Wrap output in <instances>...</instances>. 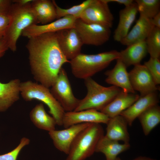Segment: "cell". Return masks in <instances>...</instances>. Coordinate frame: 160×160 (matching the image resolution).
<instances>
[{"mask_svg":"<svg viewBox=\"0 0 160 160\" xmlns=\"http://www.w3.org/2000/svg\"><path fill=\"white\" fill-rule=\"evenodd\" d=\"M50 92L65 111H73L80 100L74 95L65 70L62 68L55 82L51 87Z\"/></svg>","mask_w":160,"mask_h":160,"instance_id":"obj_7","label":"cell"},{"mask_svg":"<svg viewBox=\"0 0 160 160\" xmlns=\"http://www.w3.org/2000/svg\"><path fill=\"white\" fill-rule=\"evenodd\" d=\"M113 160H121V159L119 157H117Z\"/></svg>","mask_w":160,"mask_h":160,"instance_id":"obj_39","label":"cell"},{"mask_svg":"<svg viewBox=\"0 0 160 160\" xmlns=\"http://www.w3.org/2000/svg\"><path fill=\"white\" fill-rule=\"evenodd\" d=\"M119 57V52L116 50L94 55L81 53L71 60L69 63L73 75L77 78L85 79L103 70Z\"/></svg>","mask_w":160,"mask_h":160,"instance_id":"obj_2","label":"cell"},{"mask_svg":"<svg viewBox=\"0 0 160 160\" xmlns=\"http://www.w3.org/2000/svg\"><path fill=\"white\" fill-rule=\"evenodd\" d=\"M140 96L135 93H127L121 89L109 103L100 111L111 118L119 115L136 101Z\"/></svg>","mask_w":160,"mask_h":160,"instance_id":"obj_19","label":"cell"},{"mask_svg":"<svg viewBox=\"0 0 160 160\" xmlns=\"http://www.w3.org/2000/svg\"><path fill=\"white\" fill-rule=\"evenodd\" d=\"M74 28L83 44L95 46L101 45L109 39L111 28L100 25L88 24L77 19Z\"/></svg>","mask_w":160,"mask_h":160,"instance_id":"obj_8","label":"cell"},{"mask_svg":"<svg viewBox=\"0 0 160 160\" xmlns=\"http://www.w3.org/2000/svg\"><path fill=\"white\" fill-rule=\"evenodd\" d=\"M12 3L10 0H0V14L9 15Z\"/></svg>","mask_w":160,"mask_h":160,"instance_id":"obj_33","label":"cell"},{"mask_svg":"<svg viewBox=\"0 0 160 160\" xmlns=\"http://www.w3.org/2000/svg\"><path fill=\"white\" fill-rule=\"evenodd\" d=\"M105 136L113 140L122 141L129 143L130 136L127 129V122L121 115H119L110 119L106 124Z\"/></svg>","mask_w":160,"mask_h":160,"instance_id":"obj_20","label":"cell"},{"mask_svg":"<svg viewBox=\"0 0 160 160\" xmlns=\"http://www.w3.org/2000/svg\"><path fill=\"white\" fill-rule=\"evenodd\" d=\"M59 47L68 60H72L81 53L83 44L74 28L65 29L56 32Z\"/></svg>","mask_w":160,"mask_h":160,"instance_id":"obj_10","label":"cell"},{"mask_svg":"<svg viewBox=\"0 0 160 160\" xmlns=\"http://www.w3.org/2000/svg\"><path fill=\"white\" fill-rule=\"evenodd\" d=\"M91 123H85L72 125L65 129L54 130L49 132L55 147L68 155L71 146L79 133Z\"/></svg>","mask_w":160,"mask_h":160,"instance_id":"obj_11","label":"cell"},{"mask_svg":"<svg viewBox=\"0 0 160 160\" xmlns=\"http://www.w3.org/2000/svg\"><path fill=\"white\" fill-rule=\"evenodd\" d=\"M156 85L160 84V61L159 58L150 57L144 63Z\"/></svg>","mask_w":160,"mask_h":160,"instance_id":"obj_30","label":"cell"},{"mask_svg":"<svg viewBox=\"0 0 160 160\" xmlns=\"http://www.w3.org/2000/svg\"><path fill=\"white\" fill-rule=\"evenodd\" d=\"M31 7L37 23L45 25L57 19L56 8L52 0H33Z\"/></svg>","mask_w":160,"mask_h":160,"instance_id":"obj_22","label":"cell"},{"mask_svg":"<svg viewBox=\"0 0 160 160\" xmlns=\"http://www.w3.org/2000/svg\"><path fill=\"white\" fill-rule=\"evenodd\" d=\"M20 93L26 101L36 100L48 107L49 113L55 119L56 124L63 125V119L65 111L51 93L49 88L30 80L21 82Z\"/></svg>","mask_w":160,"mask_h":160,"instance_id":"obj_6","label":"cell"},{"mask_svg":"<svg viewBox=\"0 0 160 160\" xmlns=\"http://www.w3.org/2000/svg\"><path fill=\"white\" fill-rule=\"evenodd\" d=\"M84 80L87 93L84 98L80 100L73 111L87 109L100 111L109 103L120 92L121 89L112 86L105 87L98 84L90 78Z\"/></svg>","mask_w":160,"mask_h":160,"instance_id":"obj_4","label":"cell"},{"mask_svg":"<svg viewBox=\"0 0 160 160\" xmlns=\"http://www.w3.org/2000/svg\"><path fill=\"white\" fill-rule=\"evenodd\" d=\"M8 49V47L3 37L0 39V58L4 56Z\"/></svg>","mask_w":160,"mask_h":160,"instance_id":"obj_34","label":"cell"},{"mask_svg":"<svg viewBox=\"0 0 160 160\" xmlns=\"http://www.w3.org/2000/svg\"><path fill=\"white\" fill-rule=\"evenodd\" d=\"M103 135L101 125L91 123L76 137L65 160H85L89 157L95 152L97 144Z\"/></svg>","mask_w":160,"mask_h":160,"instance_id":"obj_5","label":"cell"},{"mask_svg":"<svg viewBox=\"0 0 160 160\" xmlns=\"http://www.w3.org/2000/svg\"><path fill=\"white\" fill-rule=\"evenodd\" d=\"M151 20L154 27L160 28V12L151 19Z\"/></svg>","mask_w":160,"mask_h":160,"instance_id":"obj_36","label":"cell"},{"mask_svg":"<svg viewBox=\"0 0 160 160\" xmlns=\"http://www.w3.org/2000/svg\"><path fill=\"white\" fill-rule=\"evenodd\" d=\"M130 82L135 91L139 92L140 96L156 92L159 89L146 67L140 64L134 66L129 73Z\"/></svg>","mask_w":160,"mask_h":160,"instance_id":"obj_12","label":"cell"},{"mask_svg":"<svg viewBox=\"0 0 160 160\" xmlns=\"http://www.w3.org/2000/svg\"><path fill=\"white\" fill-rule=\"evenodd\" d=\"M129 143L120 144L119 141L110 139L103 135L99 141L95 152L103 153L106 160H113L120 153L128 150Z\"/></svg>","mask_w":160,"mask_h":160,"instance_id":"obj_24","label":"cell"},{"mask_svg":"<svg viewBox=\"0 0 160 160\" xmlns=\"http://www.w3.org/2000/svg\"><path fill=\"white\" fill-rule=\"evenodd\" d=\"M108 4L106 0H92L79 18L87 23L100 25L111 28L114 17Z\"/></svg>","mask_w":160,"mask_h":160,"instance_id":"obj_9","label":"cell"},{"mask_svg":"<svg viewBox=\"0 0 160 160\" xmlns=\"http://www.w3.org/2000/svg\"><path fill=\"white\" fill-rule=\"evenodd\" d=\"M108 3L110 2H115L118 4L124 5L125 7L128 6L134 2L132 0H106Z\"/></svg>","mask_w":160,"mask_h":160,"instance_id":"obj_35","label":"cell"},{"mask_svg":"<svg viewBox=\"0 0 160 160\" xmlns=\"http://www.w3.org/2000/svg\"><path fill=\"white\" fill-rule=\"evenodd\" d=\"M127 68L119 59L116 60L114 67L105 72L107 76L105 81L108 84L121 88L125 92L135 93L130 82Z\"/></svg>","mask_w":160,"mask_h":160,"instance_id":"obj_15","label":"cell"},{"mask_svg":"<svg viewBox=\"0 0 160 160\" xmlns=\"http://www.w3.org/2000/svg\"><path fill=\"white\" fill-rule=\"evenodd\" d=\"M29 39L26 47L32 73L36 81L49 88L56 81L62 65L70 61L59 47L56 32Z\"/></svg>","mask_w":160,"mask_h":160,"instance_id":"obj_1","label":"cell"},{"mask_svg":"<svg viewBox=\"0 0 160 160\" xmlns=\"http://www.w3.org/2000/svg\"><path fill=\"white\" fill-rule=\"evenodd\" d=\"M159 100L156 92L140 96L139 99L129 108L120 114L127 121L129 126L134 120L149 108L158 104Z\"/></svg>","mask_w":160,"mask_h":160,"instance_id":"obj_16","label":"cell"},{"mask_svg":"<svg viewBox=\"0 0 160 160\" xmlns=\"http://www.w3.org/2000/svg\"><path fill=\"white\" fill-rule=\"evenodd\" d=\"M77 19L73 16H67L46 24H34L24 30L21 35L29 39L45 33L56 32L63 29L74 28Z\"/></svg>","mask_w":160,"mask_h":160,"instance_id":"obj_14","label":"cell"},{"mask_svg":"<svg viewBox=\"0 0 160 160\" xmlns=\"http://www.w3.org/2000/svg\"><path fill=\"white\" fill-rule=\"evenodd\" d=\"M30 142V140L28 138H22L18 145L16 148L9 153L0 155V160H17L21 150L24 146L28 145Z\"/></svg>","mask_w":160,"mask_h":160,"instance_id":"obj_31","label":"cell"},{"mask_svg":"<svg viewBox=\"0 0 160 160\" xmlns=\"http://www.w3.org/2000/svg\"><path fill=\"white\" fill-rule=\"evenodd\" d=\"M110 118L103 113L94 109L65 113L63 126L65 128L72 125L85 123L107 124Z\"/></svg>","mask_w":160,"mask_h":160,"instance_id":"obj_13","label":"cell"},{"mask_svg":"<svg viewBox=\"0 0 160 160\" xmlns=\"http://www.w3.org/2000/svg\"><path fill=\"white\" fill-rule=\"evenodd\" d=\"M145 41L148 53L150 57L159 58L160 55V28L154 27Z\"/></svg>","mask_w":160,"mask_h":160,"instance_id":"obj_28","label":"cell"},{"mask_svg":"<svg viewBox=\"0 0 160 160\" xmlns=\"http://www.w3.org/2000/svg\"><path fill=\"white\" fill-rule=\"evenodd\" d=\"M21 82L18 79L6 83L0 82V112L6 111L19 100Z\"/></svg>","mask_w":160,"mask_h":160,"instance_id":"obj_21","label":"cell"},{"mask_svg":"<svg viewBox=\"0 0 160 160\" xmlns=\"http://www.w3.org/2000/svg\"><path fill=\"white\" fill-rule=\"evenodd\" d=\"M148 53L145 40L127 46L119 52V59L127 67L140 64Z\"/></svg>","mask_w":160,"mask_h":160,"instance_id":"obj_23","label":"cell"},{"mask_svg":"<svg viewBox=\"0 0 160 160\" xmlns=\"http://www.w3.org/2000/svg\"><path fill=\"white\" fill-rule=\"evenodd\" d=\"M138 118L144 135H148L160 122V107L158 104L149 108Z\"/></svg>","mask_w":160,"mask_h":160,"instance_id":"obj_26","label":"cell"},{"mask_svg":"<svg viewBox=\"0 0 160 160\" xmlns=\"http://www.w3.org/2000/svg\"><path fill=\"white\" fill-rule=\"evenodd\" d=\"M30 119L37 128L48 131L55 130L57 124L55 119L46 112L42 103L36 105L30 113Z\"/></svg>","mask_w":160,"mask_h":160,"instance_id":"obj_25","label":"cell"},{"mask_svg":"<svg viewBox=\"0 0 160 160\" xmlns=\"http://www.w3.org/2000/svg\"><path fill=\"white\" fill-rule=\"evenodd\" d=\"M55 7L57 19L67 16H71L79 18L81 13L90 4L92 0L84 1L79 4L75 5L68 9H63L60 7L55 0H52Z\"/></svg>","mask_w":160,"mask_h":160,"instance_id":"obj_29","label":"cell"},{"mask_svg":"<svg viewBox=\"0 0 160 160\" xmlns=\"http://www.w3.org/2000/svg\"><path fill=\"white\" fill-rule=\"evenodd\" d=\"M33 0H14L13 3H16L21 5H25L30 4Z\"/></svg>","mask_w":160,"mask_h":160,"instance_id":"obj_37","label":"cell"},{"mask_svg":"<svg viewBox=\"0 0 160 160\" xmlns=\"http://www.w3.org/2000/svg\"><path fill=\"white\" fill-rule=\"evenodd\" d=\"M154 27L151 19L140 15L135 25L120 42L127 46L144 41Z\"/></svg>","mask_w":160,"mask_h":160,"instance_id":"obj_17","label":"cell"},{"mask_svg":"<svg viewBox=\"0 0 160 160\" xmlns=\"http://www.w3.org/2000/svg\"><path fill=\"white\" fill-rule=\"evenodd\" d=\"M31 3L21 5L12 2L9 14L11 21L3 37L9 49L12 52L16 51L17 42L23 30L37 23Z\"/></svg>","mask_w":160,"mask_h":160,"instance_id":"obj_3","label":"cell"},{"mask_svg":"<svg viewBox=\"0 0 160 160\" xmlns=\"http://www.w3.org/2000/svg\"><path fill=\"white\" fill-rule=\"evenodd\" d=\"M140 15L151 19L160 12V1L159 0H136Z\"/></svg>","mask_w":160,"mask_h":160,"instance_id":"obj_27","label":"cell"},{"mask_svg":"<svg viewBox=\"0 0 160 160\" xmlns=\"http://www.w3.org/2000/svg\"><path fill=\"white\" fill-rule=\"evenodd\" d=\"M132 160H156V159H153L145 156H140L137 157Z\"/></svg>","mask_w":160,"mask_h":160,"instance_id":"obj_38","label":"cell"},{"mask_svg":"<svg viewBox=\"0 0 160 160\" xmlns=\"http://www.w3.org/2000/svg\"><path fill=\"white\" fill-rule=\"evenodd\" d=\"M138 12L137 5L134 1L132 4L120 10L118 24L113 34L115 41L120 42L126 36Z\"/></svg>","mask_w":160,"mask_h":160,"instance_id":"obj_18","label":"cell"},{"mask_svg":"<svg viewBox=\"0 0 160 160\" xmlns=\"http://www.w3.org/2000/svg\"><path fill=\"white\" fill-rule=\"evenodd\" d=\"M11 20L10 15L0 14V39L4 37Z\"/></svg>","mask_w":160,"mask_h":160,"instance_id":"obj_32","label":"cell"}]
</instances>
